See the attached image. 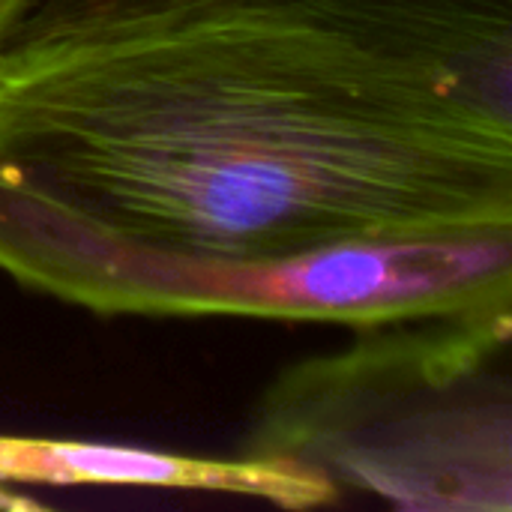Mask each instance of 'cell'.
<instances>
[{
  "instance_id": "obj_2",
  "label": "cell",
  "mask_w": 512,
  "mask_h": 512,
  "mask_svg": "<svg viewBox=\"0 0 512 512\" xmlns=\"http://www.w3.org/2000/svg\"><path fill=\"white\" fill-rule=\"evenodd\" d=\"M0 270L99 315H243L354 330L512 315V225L243 255L144 240L0 183Z\"/></svg>"
},
{
  "instance_id": "obj_4",
  "label": "cell",
  "mask_w": 512,
  "mask_h": 512,
  "mask_svg": "<svg viewBox=\"0 0 512 512\" xmlns=\"http://www.w3.org/2000/svg\"><path fill=\"white\" fill-rule=\"evenodd\" d=\"M141 486L201 495H234L267 501L285 510L327 507L339 492L318 474L276 459H207L114 447L93 441L0 435V486Z\"/></svg>"
},
{
  "instance_id": "obj_5",
  "label": "cell",
  "mask_w": 512,
  "mask_h": 512,
  "mask_svg": "<svg viewBox=\"0 0 512 512\" xmlns=\"http://www.w3.org/2000/svg\"><path fill=\"white\" fill-rule=\"evenodd\" d=\"M228 3L240 0H39L6 45H36L117 27L159 24Z\"/></svg>"
},
{
  "instance_id": "obj_7",
  "label": "cell",
  "mask_w": 512,
  "mask_h": 512,
  "mask_svg": "<svg viewBox=\"0 0 512 512\" xmlns=\"http://www.w3.org/2000/svg\"><path fill=\"white\" fill-rule=\"evenodd\" d=\"M39 504L33 498H21V495H12L9 489L0 486V510H36Z\"/></svg>"
},
{
  "instance_id": "obj_6",
  "label": "cell",
  "mask_w": 512,
  "mask_h": 512,
  "mask_svg": "<svg viewBox=\"0 0 512 512\" xmlns=\"http://www.w3.org/2000/svg\"><path fill=\"white\" fill-rule=\"evenodd\" d=\"M36 3L39 0H0V51L15 36V30L21 27V21L30 15Z\"/></svg>"
},
{
  "instance_id": "obj_1",
  "label": "cell",
  "mask_w": 512,
  "mask_h": 512,
  "mask_svg": "<svg viewBox=\"0 0 512 512\" xmlns=\"http://www.w3.org/2000/svg\"><path fill=\"white\" fill-rule=\"evenodd\" d=\"M0 183L243 255L512 225V0H240L0 51Z\"/></svg>"
},
{
  "instance_id": "obj_3",
  "label": "cell",
  "mask_w": 512,
  "mask_h": 512,
  "mask_svg": "<svg viewBox=\"0 0 512 512\" xmlns=\"http://www.w3.org/2000/svg\"><path fill=\"white\" fill-rule=\"evenodd\" d=\"M237 456L306 468L339 498L396 510L510 512L512 315L357 330L270 384Z\"/></svg>"
}]
</instances>
